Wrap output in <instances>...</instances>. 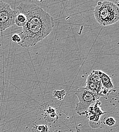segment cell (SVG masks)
I'll list each match as a JSON object with an SVG mask.
<instances>
[{"mask_svg":"<svg viewBox=\"0 0 119 132\" xmlns=\"http://www.w3.org/2000/svg\"><path fill=\"white\" fill-rule=\"evenodd\" d=\"M24 14L27 22L19 34L21 47L29 48L34 46L44 39L52 31L54 28L53 18L42 8L35 4H20L16 9Z\"/></svg>","mask_w":119,"mask_h":132,"instance_id":"cell-1","label":"cell"},{"mask_svg":"<svg viewBox=\"0 0 119 132\" xmlns=\"http://www.w3.org/2000/svg\"><path fill=\"white\" fill-rule=\"evenodd\" d=\"M94 17L101 26L106 27L117 23L119 20V7L109 1L98 2L94 11Z\"/></svg>","mask_w":119,"mask_h":132,"instance_id":"cell-2","label":"cell"},{"mask_svg":"<svg viewBox=\"0 0 119 132\" xmlns=\"http://www.w3.org/2000/svg\"><path fill=\"white\" fill-rule=\"evenodd\" d=\"M75 94L79 100L76 105L75 111L79 116H81L85 115L91 105L100 98L96 93L84 87L78 88Z\"/></svg>","mask_w":119,"mask_h":132,"instance_id":"cell-3","label":"cell"},{"mask_svg":"<svg viewBox=\"0 0 119 132\" xmlns=\"http://www.w3.org/2000/svg\"><path fill=\"white\" fill-rule=\"evenodd\" d=\"M17 11L9 4L0 1V32L2 33L15 24Z\"/></svg>","mask_w":119,"mask_h":132,"instance_id":"cell-4","label":"cell"},{"mask_svg":"<svg viewBox=\"0 0 119 132\" xmlns=\"http://www.w3.org/2000/svg\"><path fill=\"white\" fill-rule=\"evenodd\" d=\"M85 88L96 93L100 97L106 95L107 90L104 89L98 76L93 71L88 76L86 80Z\"/></svg>","mask_w":119,"mask_h":132,"instance_id":"cell-5","label":"cell"},{"mask_svg":"<svg viewBox=\"0 0 119 132\" xmlns=\"http://www.w3.org/2000/svg\"><path fill=\"white\" fill-rule=\"evenodd\" d=\"M93 72L99 77L102 86L104 89L108 90L114 88V84L112 82L111 78L106 73L101 70H94Z\"/></svg>","mask_w":119,"mask_h":132,"instance_id":"cell-6","label":"cell"},{"mask_svg":"<svg viewBox=\"0 0 119 132\" xmlns=\"http://www.w3.org/2000/svg\"><path fill=\"white\" fill-rule=\"evenodd\" d=\"M26 22L27 17L26 15L24 14L18 12L17 11V14L15 20V24H16L18 27L22 28L26 23Z\"/></svg>","mask_w":119,"mask_h":132,"instance_id":"cell-7","label":"cell"},{"mask_svg":"<svg viewBox=\"0 0 119 132\" xmlns=\"http://www.w3.org/2000/svg\"><path fill=\"white\" fill-rule=\"evenodd\" d=\"M52 95L54 98L61 101L64 99V97L65 96L66 92L64 90H54L52 93Z\"/></svg>","mask_w":119,"mask_h":132,"instance_id":"cell-8","label":"cell"},{"mask_svg":"<svg viewBox=\"0 0 119 132\" xmlns=\"http://www.w3.org/2000/svg\"><path fill=\"white\" fill-rule=\"evenodd\" d=\"M116 123V120L112 117H108L105 121V123L106 125H107L108 127H113L114 126Z\"/></svg>","mask_w":119,"mask_h":132,"instance_id":"cell-9","label":"cell"},{"mask_svg":"<svg viewBox=\"0 0 119 132\" xmlns=\"http://www.w3.org/2000/svg\"><path fill=\"white\" fill-rule=\"evenodd\" d=\"M11 40L13 42L19 44L21 41V38H20L19 34H14L11 37Z\"/></svg>","mask_w":119,"mask_h":132,"instance_id":"cell-10","label":"cell"}]
</instances>
